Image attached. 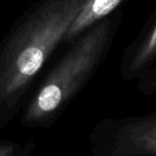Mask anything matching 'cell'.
<instances>
[{
    "mask_svg": "<svg viewBox=\"0 0 156 156\" xmlns=\"http://www.w3.org/2000/svg\"><path fill=\"white\" fill-rule=\"evenodd\" d=\"M87 0H43L12 29L0 51V124L17 111L27 90Z\"/></svg>",
    "mask_w": 156,
    "mask_h": 156,
    "instance_id": "1",
    "label": "cell"
},
{
    "mask_svg": "<svg viewBox=\"0 0 156 156\" xmlns=\"http://www.w3.org/2000/svg\"><path fill=\"white\" fill-rule=\"evenodd\" d=\"M115 24L117 18L108 15L83 31L27 105L22 117L24 125L44 126L61 112L104 59Z\"/></svg>",
    "mask_w": 156,
    "mask_h": 156,
    "instance_id": "2",
    "label": "cell"
},
{
    "mask_svg": "<svg viewBox=\"0 0 156 156\" xmlns=\"http://www.w3.org/2000/svg\"><path fill=\"white\" fill-rule=\"evenodd\" d=\"M94 152L111 156L156 155V113L105 122L94 129Z\"/></svg>",
    "mask_w": 156,
    "mask_h": 156,
    "instance_id": "3",
    "label": "cell"
},
{
    "mask_svg": "<svg viewBox=\"0 0 156 156\" xmlns=\"http://www.w3.org/2000/svg\"><path fill=\"white\" fill-rule=\"evenodd\" d=\"M123 0H87L65 35L66 40L79 37L92 25L110 15Z\"/></svg>",
    "mask_w": 156,
    "mask_h": 156,
    "instance_id": "4",
    "label": "cell"
},
{
    "mask_svg": "<svg viewBox=\"0 0 156 156\" xmlns=\"http://www.w3.org/2000/svg\"><path fill=\"white\" fill-rule=\"evenodd\" d=\"M156 56V23L125 61L124 75L132 78L140 74Z\"/></svg>",
    "mask_w": 156,
    "mask_h": 156,
    "instance_id": "5",
    "label": "cell"
},
{
    "mask_svg": "<svg viewBox=\"0 0 156 156\" xmlns=\"http://www.w3.org/2000/svg\"><path fill=\"white\" fill-rule=\"evenodd\" d=\"M143 88H145V92L147 91L151 92L156 90V69L147 75Z\"/></svg>",
    "mask_w": 156,
    "mask_h": 156,
    "instance_id": "6",
    "label": "cell"
}]
</instances>
